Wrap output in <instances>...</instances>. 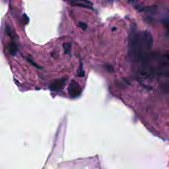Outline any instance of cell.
Here are the masks:
<instances>
[{"label": "cell", "mask_w": 169, "mask_h": 169, "mask_svg": "<svg viewBox=\"0 0 169 169\" xmlns=\"http://www.w3.org/2000/svg\"><path fill=\"white\" fill-rule=\"evenodd\" d=\"M157 74L169 75V52L160 56L144 57L139 69V75L141 77H147Z\"/></svg>", "instance_id": "1"}, {"label": "cell", "mask_w": 169, "mask_h": 169, "mask_svg": "<svg viewBox=\"0 0 169 169\" xmlns=\"http://www.w3.org/2000/svg\"><path fill=\"white\" fill-rule=\"evenodd\" d=\"M153 44V37L149 32L140 33L131 31L129 38V55L135 61L143 59L144 52L149 50Z\"/></svg>", "instance_id": "2"}, {"label": "cell", "mask_w": 169, "mask_h": 169, "mask_svg": "<svg viewBox=\"0 0 169 169\" xmlns=\"http://www.w3.org/2000/svg\"><path fill=\"white\" fill-rule=\"evenodd\" d=\"M82 89L75 81L72 80L69 85L68 92L69 95L73 98L78 97L81 94Z\"/></svg>", "instance_id": "3"}, {"label": "cell", "mask_w": 169, "mask_h": 169, "mask_svg": "<svg viewBox=\"0 0 169 169\" xmlns=\"http://www.w3.org/2000/svg\"><path fill=\"white\" fill-rule=\"evenodd\" d=\"M68 81V78L62 77L53 81L49 85V88L53 91H59L64 87Z\"/></svg>", "instance_id": "4"}, {"label": "cell", "mask_w": 169, "mask_h": 169, "mask_svg": "<svg viewBox=\"0 0 169 169\" xmlns=\"http://www.w3.org/2000/svg\"><path fill=\"white\" fill-rule=\"evenodd\" d=\"M71 5L74 6L89 8V9L92 8V3L91 2L88 1V0H74L71 3Z\"/></svg>", "instance_id": "5"}, {"label": "cell", "mask_w": 169, "mask_h": 169, "mask_svg": "<svg viewBox=\"0 0 169 169\" xmlns=\"http://www.w3.org/2000/svg\"><path fill=\"white\" fill-rule=\"evenodd\" d=\"M8 50H9L10 54H11L13 56H15L18 51L17 46L15 43H14L13 42L9 43V46H8Z\"/></svg>", "instance_id": "6"}, {"label": "cell", "mask_w": 169, "mask_h": 169, "mask_svg": "<svg viewBox=\"0 0 169 169\" xmlns=\"http://www.w3.org/2000/svg\"><path fill=\"white\" fill-rule=\"evenodd\" d=\"M71 46L69 43H64L63 44V48H64V53L65 54H68L71 52Z\"/></svg>", "instance_id": "7"}, {"label": "cell", "mask_w": 169, "mask_h": 169, "mask_svg": "<svg viewBox=\"0 0 169 169\" xmlns=\"http://www.w3.org/2000/svg\"><path fill=\"white\" fill-rule=\"evenodd\" d=\"M77 75L80 77H83L85 75V71H84L83 68V64L81 62L80 64V65H79V68L77 71Z\"/></svg>", "instance_id": "8"}, {"label": "cell", "mask_w": 169, "mask_h": 169, "mask_svg": "<svg viewBox=\"0 0 169 169\" xmlns=\"http://www.w3.org/2000/svg\"><path fill=\"white\" fill-rule=\"evenodd\" d=\"M79 26L81 29H82L83 30H84V31H85V30L87 29V23H85L84 22H79Z\"/></svg>", "instance_id": "9"}, {"label": "cell", "mask_w": 169, "mask_h": 169, "mask_svg": "<svg viewBox=\"0 0 169 169\" xmlns=\"http://www.w3.org/2000/svg\"><path fill=\"white\" fill-rule=\"evenodd\" d=\"M26 59H27V61L29 62V63H31V64H32L34 66H35V67L36 68H41V67H40V65H38V64H36V63H35L34 62H33V60L31 58H26Z\"/></svg>", "instance_id": "10"}, {"label": "cell", "mask_w": 169, "mask_h": 169, "mask_svg": "<svg viewBox=\"0 0 169 169\" xmlns=\"http://www.w3.org/2000/svg\"><path fill=\"white\" fill-rule=\"evenodd\" d=\"M105 68L107 69L108 71L110 72H113L114 71V69L112 68V66L110 65H108V64H106L105 65Z\"/></svg>", "instance_id": "11"}, {"label": "cell", "mask_w": 169, "mask_h": 169, "mask_svg": "<svg viewBox=\"0 0 169 169\" xmlns=\"http://www.w3.org/2000/svg\"><path fill=\"white\" fill-rule=\"evenodd\" d=\"M165 89H166V91H167L168 92H169V85H168L167 87H165Z\"/></svg>", "instance_id": "12"}, {"label": "cell", "mask_w": 169, "mask_h": 169, "mask_svg": "<svg viewBox=\"0 0 169 169\" xmlns=\"http://www.w3.org/2000/svg\"><path fill=\"white\" fill-rule=\"evenodd\" d=\"M168 34L169 35V26H168Z\"/></svg>", "instance_id": "13"}]
</instances>
